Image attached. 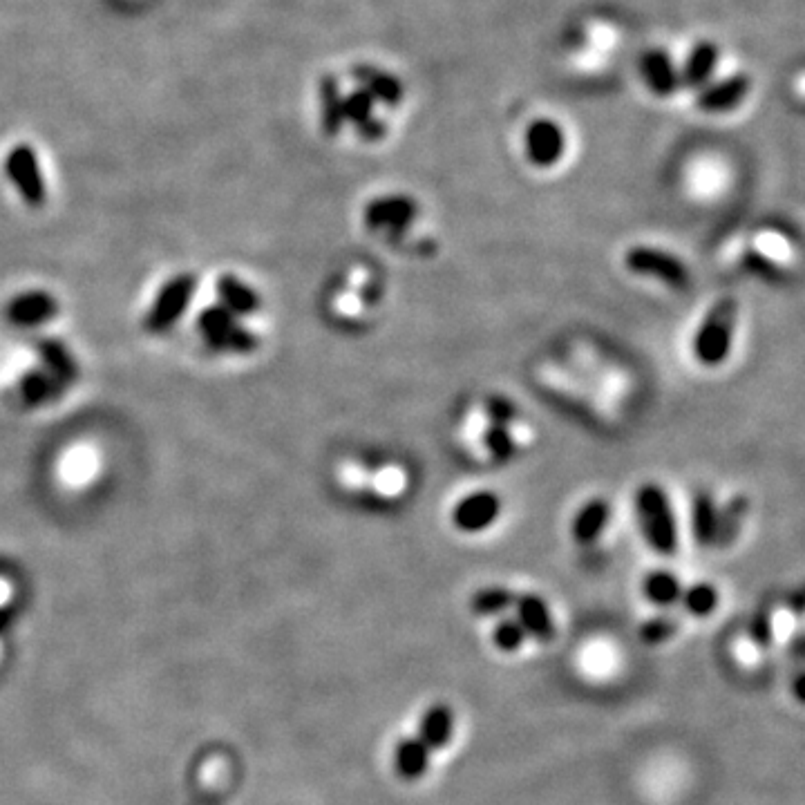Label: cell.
<instances>
[{"label":"cell","instance_id":"cell-1","mask_svg":"<svg viewBox=\"0 0 805 805\" xmlns=\"http://www.w3.org/2000/svg\"><path fill=\"white\" fill-rule=\"evenodd\" d=\"M636 513L642 535L653 551L667 557L674 555L678 548V530L665 490L653 483L642 486L636 495Z\"/></svg>","mask_w":805,"mask_h":805},{"label":"cell","instance_id":"cell-2","mask_svg":"<svg viewBox=\"0 0 805 805\" xmlns=\"http://www.w3.org/2000/svg\"><path fill=\"white\" fill-rule=\"evenodd\" d=\"M738 320V305L732 298H725L709 309L703 325L696 331L694 356L700 365L716 367L727 361L732 352V340Z\"/></svg>","mask_w":805,"mask_h":805},{"label":"cell","instance_id":"cell-3","mask_svg":"<svg viewBox=\"0 0 805 805\" xmlns=\"http://www.w3.org/2000/svg\"><path fill=\"white\" fill-rule=\"evenodd\" d=\"M624 264L631 273L656 278L676 291H685L691 282L689 269L683 260L667 251L653 249V246H631L624 253Z\"/></svg>","mask_w":805,"mask_h":805},{"label":"cell","instance_id":"cell-4","mask_svg":"<svg viewBox=\"0 0 805 805\" xmlns=\"http://www.w3.org/2000/svg\"><path fill=\"white\" fill-rule=\"evenodd\" d=\"M5 170L12 184L21 191L23 200L32 206H41L45 202V182L36 157L30 146H14L5 159Z\"/></svg>","mask_w":805,"mask_h":805},{"label":"cell","instance_id":"cell-5","mask_svg":"<svg viewBox=\"0 0 805 805\" xmlns=\"http://www.w3.org/2000/svg\"><path fill=\"white\" fill-rule=\"evenodd\" d=\"M195 278L191 273L177 276L170 280L164 289L159 291L153 309H150L146 327L150 331H166L175 325V320L184 314L188 302L193 298Z\"/></svg>","mask_w":805,"mask_h":805},{"label":"cell","instance_id":"cell-6","mask_svg":"<svg viewBox=\"0 0 805 805\" xmlns=\"http://www.w3.org/2000/svg\"><path fill=\"white\" fill-rule=\"evenodd\" d=\"M566 139L555 121L539 119L530 123L526 132V153L530 164L537 168H551L562 159Z\"/></svg>","mask_w":805,"mask_h":805},{"label":"cell","instance_id":"cell-7","mask_svg":"<svg viewBox=\"0 0 805 805\" xmlns=\"http://www.w3.org/2000/svg\"><path fill=\"white\" fill-rule=\"evenodd\" d=\"M416 220V202L405 195L381 197V200L369 202L365 208V222L374 231H390L403 233Z\"/></svg>","mask_w":805,"mask_h":805},{"label":"cell","instance_id":"cell-8","mask_svg":"<svg viewBox=\"0 0 805 805\" xmlns=\"http://www.w3.org/2000/svg\"><path fill=\"white\" fill-rule=\"evenodd\" d=\"M501 513V499L495 492L481 490L461 499L452 510V522L461 533H481L490 528Z\"/></svg>","mask_w":805,"mask_h":805},{"label":"cell","instance_id":"cell-9","mask_svg":"<svg viewBox=\"0 0 805 805\" xmlns=\"http://www.w3.org/2000/svg\"><path fill=\"white\" fill-rule=\"evenodd\" d=\"M513 609H515V620L522 624L526 636L544 644L551 642L557 636L555 620L544 598H539V595L533 593L515 595Z\"/></svg>","mask_w":805,"mask_h":805},{"label":"cell","instance_id":"cell-10","mask_svg":"<svg viewBox=\"0 0 805 805\" xmlns=\"http://www.w3.org/2000/svg\"><path fill=\"white\" fill-rule=\"evenodd\" d=\"M59 305L56 300L45 291H27L16 296L7 307V318L14 322V325L21 327H34L41 325V322L50 320L56 316Z\"/></svg>","mask_w":805,"mask_h":805},{"label":"cell","instance_id":"cell-11","mask_svg":"<svg viewBox=\"0 0 805 805\" xmlns=\"http://www.w3.org/2000/svg\"><path fill=\"white\" fill-rule=\"evenodd\" d=\"M454 712L450 705L445 703H434L425 709L421 721H419V736L423 745L428 747L430 752H439L445 745H450L454 736Z\"/></svg>","mask_w":805,"mask_h":805},{"label":"cell","instance_id":"cell-12","mask_svg":"<svg viewBox=\"0 0 805 805\" xmlns=\"http://www.w3.org/2000/svg\"><path fill=\"white\" fill-rule=\"evenodd\" d=\"M432 752L419 736H405L394 747V772L403 781H419L428 774Z\"/></svg>","mask_w":805,"mask_h":805},{"label":"cell","instance_id":"cell-13","mask_svg":"<svg viewBox=\"0 0 805 805\" xmlns=\"http://www.w3.org/2000/svg\"><path fill=\"white\" fill-rule=\"evenodd\" d=\"M611 519V506L604 499H591L580 513L575 515L571 535L580 546H591L600 539L606 524Z\"/></svg>","mask_w":805,"mask_h":805},{"label":"cell","instance_id":"cell-14","mask_svg":"<svg viewBox=\"0 0 805 805\" xmlns=\"http://www.w3.org/2000/svg\"><path fill=\"white\" fill-rule=\"evenodd\" d=\"M36 349H39V354L47 367V374H52L63 387L77 381L79 367L63 343H59L56 338H41L39 343H36Z\"/></svg>","mask_w":805,"mask_h":805},{"label":"cell","instance_id":"cell-15","mask_svg":"<svg viewBox=\"0 0 805 805\" xmlns=\"http://www.w3.org/2000/svg\"><path fill=\"white\" fill-rule=\"evenodd\" d=\"M747 90H750V81L745 77H732L705 90L698 103L705 112H727L747 97Z\"/></svg>","mask_w":805,"mask_h":805},{"label":"cell","instance_id":"cell-16","mask_svg":"<svg viewBox=\"0 0 805 805\" xmlns=\"http://www.w3.org/2000/svg\"><path fill=\"white\" fill-rule=\"evenodd\" d=\"M354 77L363 83L365 92L372 97L374 101H381L387 103V106H399L401 99H403V85L401 81L392 77V74H385L376 68H356L354 70Z\"/></svg>","mask_w":805,"mask_h":805},{"label":"cell","instance_id":"cell-17","mask_svg":"<svg viewBox=\"0 0 805 805\" xmlns=\"http://www.w3.org/2000/svg\"><path fill=\"white\" fill-rule=\"evenodd\" d=\"M642 74H644V79H647L649 88L656 94H662V97H669V94L678 88V81H680L674 63H671V59L665 52H658V50L644 56Z\"/></svg>","mask_w":805,"mask_h":805},{"label":"cell","instance_id":"cell-18","mask_svg":"<svg viewBox=\"0 0 805 805\" xmlns=\"http://www.w3.org/2000/svg\"><path fill=\"white\" fill-rule=\"evenodd\" d=\"M217 296L231 314H255L260 309V296L251 287L233 276H222L217 280Z\"/></svg>","mask_w":805,"mask_h":805},{"label":"cell","instance_id":"cell-19","mask_svg":"<svg viewBox=\"0 0 805 805\" xmlns=\"http://www.w3.org/2000/svg\"><path fill=\"white\" fill-rule=\"evenodd\" d=\"M747 515H750V501L743 495H736L727 501V506L718 510V524H716V546H729L741 533Z\"/></svg>","mask_w":805,"mask_h":805},{"label":"cell","instance_id":"cell-20","mask_svg":"<svg viewBox=\"0 0 805 805\" xmlns=\"http://www.w3.org/2000/svg\"><path fill=\"white\" fill-rule=\"evenodd\" d=\"M320 106H322L320 108L322 132L329 137L338 135L345 123V112H343V94H340L334 77L320 79Z\"/></svg>","mask_w":805,"mask_h":805},{"label":"cell","instance_id":"cell-21","mask_svg":"<svg viewBox=\"0 0 805 805\" xmlns=\"http://www.w3.org/2000/svg\"><path fill=\"white\" fill-rule=\"evenodd\" d=\"M685 586L669 571H653L642 580V593L649 602L658 606H674L680 602Z\"/></svg>","mask_w":805,"mask_h":805},{"label":"cell","instance_id":"cell-22","mask_svg":"<svg viewBox=\"0 0 805 805\" xmlns=\"http://www.w3.org/2000/svg\"><path fill=\"white\" fill-rule=\"evenodd\" d=\"M515 593L506 586H486L479 589L470 600V609L479 618H501L508 609H513Z\"/></svg>","mask_w":805,"mask_h":805},{"label":"cell","instance_id":"cell-23","mask_svg":"<svg viewBox=\"0 0 805 805\" xmlns=\"http://www.w3.org/2000/svg\"><path fill=\"white\" fill-rule=\"evenodd\" d=\"M716 524H718L716 501L705 495V492H700L694 499V508H691V526H694V537L700 546L714 544Z\"/></svg>","mask_w":805,"mask_h":805},{"label":"cell","instance_id":"cell-24","mask_svg":"<svg viewBox=\"0 0 805 805\" xmlns=\"http://www.w3.org/2000/svg\"><path fill=\"white\" fill-rule=\"evenodd\" d=\"M367 488H372L376 495H381L385 499H396L401 497L407 488V475L403 468L385 463V466H381L378 470L367 472Z\"/></svg>","mask_w":805,"mask_h":805},{"label":"cell","instance_id":"cell-25","mask_svg":"<svg viewBox=\"0 0 805 805\" xmlns=\"http://www.w3.org/2000/svg\"><path fill=\"white\" fill-rule=\"evenodd\" d=\"M61 390L63 385L47 372H27L21 381L23 399L32 405H43L47 401H54Z\"/></svg>","mask_w":805,"mask_h":805},{"label":"cell","instance_id":"cell-26","mask_svg":"<svg viewBox=\"0 0 805 805\" xmlns=\"http://www.w3.org/2000/svg\"><path fill=\"white\" fill-rule=\"evenodd\" d=\"M94 466H97V459H94V452L88 445H79L72 452L65 454V459L61 463V475L63 479L72 483V486H83L94 475Z\"/></svg>","mask_w":805,"mask_h":805},{"label":"cell","instance_id":"cell-27","mask_svg":"<svg viewBox=\"0 0 805 805\" xmlns=\"http://www.w3.org/2000/svg\"><path fill=\"white\" fill-rule=\"evenodd\" d=\"M680 602H683L685 611L689 615H694V618H707V615H712L716 611L718 591L712 584L696 582V584L687 586V589H683Z\"/></svg>","mask_w":805,"mask_h":805},{"label":"cell","instance_id":"cell-28","mask_svg":"<svg viewBox=\"0 0 805 805\" xmlns=\"http://www.w3.org/2000/svg\"><path fill=\"white\" fill-rule=\"evenodd\" d=\"M716 61H718V52L714 45L703 43L698 45L694 52H691L689 61H687V68H685V81L689 85H703L712 70L716 68Z\"/></svg>","mask_w":805,"mask_h":805},{"label":"cell","instance_id":"cell-29","mask_svg":"<svg viewBox=\"0 0 805 805\" xmlns=\"http://www.w3.org/2000/svg\"><path fill=\"white\" fill-rule=\"evenodd\" d=\"M206 343L215 349H222V352H251V349L258 347V336L240 325H233L222 331L220 336L208 338Z\"/></svg>","mask_w":805,"mask_h":805},{"label":"cell","instance_id":"cell-30","mask_svg":"<svg viewBox=\"0 0 805 805\" xmlns=\"http://www.w3.org/2000/svg\"><path fill=\"white\" fill-rule=\"evenodd\" d=\"M526 633L515 618H499L495 629H492V642L495 647L504 653H515L524 647Z\"/></svg>","mask_w":805,"mask_h":805},{"label":"cell","instance_id":"cell-31","mask_svg":"<svg viewBox=\"0 0 805 805\" xmlns=\"http://www.w3.org/2000/svg\"><path fill=\"white\" fill-rule=\"evenodd\" d=\"M678 622L671 618V615H656V618H649L647 622L640 624L638 636L644 644L649 647H658V644H665L676 636Z\"/></svg>","mask_w":805,"mask_h":805},{"label":"cell","instance_id":"cell-32","mask_svg":"<svg viewBox=\"0 0 805 805\" xmlns=\"http://www.w3.org/2000/svg\"><path fill=\"white\" fill-rule=\"evenodd\" d=\"M372 108H374V99L369 97L365 90H358L354 94H349L347 99H343L345 121L356 123V130L361 126H365L369 119H374Z\"/></svg>","mask_w":805,"mask_h":805},{"label":"cell","instance_id":"cell-33","mask_svg":"<svg viewBox=\"0 0 805 805\" xmlns=\"http://www.w3.org/2000/svg\"><path fill=\"white\" fill-rule=\"evenodd\" d=\"M197 325H200V331L204 334V338L208 340V338L220 336L222 331L233 327L235 325V316L226 307H208V309L202 311L200 322H197Z\"/></svg>","mask_w":805,"mask_h":805},{"label":"cell","instance_id":"cell-34","mask_svg":"<svg viewBox=\"0 0 805 805\" xmlns=\"http://www.w3.org/2000/svg\"><path fill=\"white\" fill-rule=\"evenodd\" d=\"M756 251L763 253L767 260H774V262H785L792 258V246L790 242L783 238V235L774 233V231H765L761 233L759 238H756Z\"/></svg>","mask_w":805,"mask_h":805},{"label":"cell","instance_id":"cell-35","mask_svg":"<svg viewBox=\"0 0 805 805\" xmlns=\"http://www.w3.org/2000/svg\"><path fill=\"white\" fill-rule=\"evenodd\" d=\"M483 443H486V448L495 454L497 459H510L515 452V445L510 441L506 428L497 423H490L488 428L483 430Z\"/></svg>","mask_w":805,"mask_h":805},{"label":"cell","instance_id":"cell-36","mask_svg":"<svg viewBox=\"0 0 805 805\" xmlns=\"http://www.w3.org/2000/svg\"><path fill=\"white\" fill-rule=\"evenodd\" d=\"M750 640L756 644L759 649H767L774 640V624H772V615L770 613H759L754 615L752 622H750Z\"/></svg>","mask_w":805,"mask_h":805},{"label":"cell","instance_id":"cell-37","mask_svg":"<svg viewBox=\"0 0 805 805\" xmlns=\"http://www.w3.org/2000/svg\"><path fill=\"white\" fill-rule=\"evenodd\" d=\"M226 774H229V763H226L222 756H213V759H208L202 765L200 783L206 790H215L220 788V783L226 779Z\"/></svg>","mask_w":805,"mask_h":805},{"label":"cell","instance_id":"cell-38","mask_svg":"<svg viewBox=\"0 0 805 805\" xmlns=\"http://www.w3.org/2000/svg\"><path fill=\"white\" fill-rule=\"evenodd\" d=\"M334 305L343 316H358V314H361V309H363V298H361V293H358V291L349 289V291L338 293L336 300H334Z\"/></svg>","mask_w":805,"mask_h":805},{"label":"cell","instance_id":"cell-39","mask_svg":"<svg viewBox=\"0 0 805 805\" xmlns=\"http://www.w3.org/2000/svg\"><path fill=\"white\" fill-rule=\"evenodd\" d=\"M9 600H12V584L7 580H0V609H5Z\"/></svg>","mask_w":805,"mask_h":805},{"label":"cell","instance_id":"cell-40","mask_svg":"<svg viewBox=\"0 0 805 805\" xmlns=\"http://www.w3.org/2000/svg\"><path fill=\"white\" fill-rule=\"evenodd\" d=\"M801 685H803V676L799 674V676H797V683H794V696H797L799 703L803 700V689H801Z\"/></svg>","mask_w":805,"mask_h":805},{"label":"cell","instance_id":"cell-41","mask_svg":"<svg viewBox=\"0 0 805 805\" xmlns=\"http://www.w3.org/2000/svg\"><path fill=\"white\" fill-rule=\"evenodd\" d=\"M0 656H3V644H0Z\"/></svg>","mask_w":805,"mask_h":805}]
</instances>
